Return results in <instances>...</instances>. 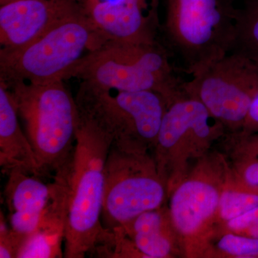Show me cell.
<instances>
[{
  "label": "cell",
  "mask_w": 258,
  "mask_h": 258,
  "mask_svg": "<svg viewBox=\"0 0 258 258\" xmlns=\"http://www.w3.org/2000/svg\"><path fill=\"white\" fill-rule=\"evenodd\" d=\"M183 88L188 96L206 107L226 132H240L258 91V62L230 52L184 82Z\"/></svg>",
  "instance_id": "obj_9"
},
{
  "label": "cell",
  "mask_w": 258,
  "mask_h": 258,
  "mask_svg": "<svg viewBox=\"0 0 258 258\" xmlns=\"http://www.w3.org/2000/svg\"><path fill=\"white\" fill-rule=\"evenodd\" d=\"M76 1L79 3L80 4L85 5L86 3H91V2L96 1V0H76Z\"/></svg>",
  "instance_id": "obj_25"
},
{
  "label": "cell",
  "mask_w": 258,
  "mask_h": 258,
  "mask_svg": "<svg viewBox=\"0 0 258 258\" xmlns=\"http://www.w3.org/2000/svg\"><path fill=\"white\" fill-rule=\"evenodd\" d=\"M119 227L143 257H173L184 251L171 222L169 209L162 206L144 212Z\"/></svg>",
  "instance_id": "obj_15"
},
{
  "label": "cell",
  "mask_w": 258,
  "mask_h": 258,
  "mask_svg": "<svg viewBox=\"0 0 258 258\" xmlns=\"http://www.w3.org/2000/svg\"><path fill=\"white\" fill-rule=\"evenodd\" d=\"M231 52H239L258 62V0H244L238 8L235 43Z\"/></svg>",
  "instance_id": "obj_18"
},
{
  "label": "cell",
  "mask_w": 258,
  "mask_h": 258,
  "mask_svg": "<svg viewBox=\"0 0 258 258\" xmlns=\"http://www.w3.org/2000/svg\"><path fill=\"white\" fill-rule=\"evenodd\" d=\"M26 236L20 235L8 227L4 215L0 216V258H17V254Z\"/></svg>",
  "instance_id": "obj_22"
},
{
  "label": "cell",
  "mask_w": 258,
  "mask_h": 258,
  "mask_svg": "<svg viewBox=\"0 0 258 258\" xmlns=\"http://www.w3.org/2000/svg\"><path fill=\"white\" fill-rule=\"evenodd\" d=\"M82 8L76 0H18L0 5L1 48L25 46Z\"/></svg>",
  "instance_id": "obj_12"
},
{
  "label": "cell",
  "mask_w": 258,
  "mask_h": 258,
  "mask_svg": "<svg viewBox=\"0 0 258 258\" xmlns=\"http://www.w3.org/2000/svg\"><path fill=\"white\" fill-rule=\"evenodd\" d=\"M222 230L258 239V206L240 216L224 222Z\"/></svg>",
  "instance_id": "obj_21"
},
{
  "label": "cell",
  "mask_w": 258,
  "mask_h": 258,
  "mask_svg": "<svg viewBox=\"0 0 258 258\" xmlns=\"http://www.w3.org/2000/svg\"><path fill=\"white\" fill-rule=\"evenodd\" d=\"M159 31L178 69L195 76L227 54L235 43L236 0H164Z\"/></svg>",
  "instance_id": "obj_2"
},
{
  "label": "cell",
  "mask_w": 258,
  "mask_h": 258,
  "mask_svg": "<svg viewBox=\"0 0 258 258\" xmlns=\"http://www.w3.org/2000/svg\"><path fill=\"white\" fill-rule=\"evenodd\" d=\"M6 174L5 194L10 228L20 235H30L37 228L50 198L51 183L45 184L40 176L20 170Z\"/></svg>",
  "instance_id": "obj_14"
},
{
  "label": "cell",
  "mask_w": 258,
  "mask_h": 258,
  "mask_svg": "<svg viewBox=\"0 0 258 258\" xmlns=\"http://www.w3.org/2000/svg\"><path fill=\"white\" fill-rule=\"evenodd\" d=\"M83 6L103 44L158 42L159 7L132 0H96Z\"/></svg>",
  "instance_id": "obj_11"
},
{
  "label": "cell",
  "mask_w": 258,
  "mask_h": 258,
  "mask_svg": "<svg viewBox=\"0 0 258 258\" xmlns=\"http://www.w3.org/2000/svg\"><path fill=\"white\" fill-rule=\"evenodd\" d=\"M18 1V0H0V5H4L5 3H10V2Z\"/></svg>",
  "instance_id": "obj_26"
},
{
  "label": "cell",
  "mask_w": 258,
  "mask_h": 258,
  "mask_svg": "<svg viewBox=\"0 0 258 258\" xmlns=\"http://www.w3.org/2000/svg\"><path fill=\"white\" fill-rule=\"evenodd\" d=\"M113 141L79 114L74 156L68 174L69 204L64 257L91 253L104 230L101 222L105 166Z\"/></svg>",
  "instance_id": "obj_1"
},
{
  "label": "cell",
  "mask_w": 258,
  "mask_h": 258,
  "mask_svg": "<svg viewBox=\"0 0 258 258\" xmlns=\"http://www.w3.org/2000/svg\"><path fill=\"white\" fill-rule=\"evenodd\" d=\"M257 206L258 193L235 181L230 170L220 196L217 218L224 223Z\"/></svg>",
  "instance_id": "obj_19"
},
{
  "label": "cell",
  "mask_w": 258,
  "mask_h": 258,
  "mask_svg": "<svg viewBox=\"0 0 258 258\" xmlns=\"http://www.w3.org/2000/svg\"><path fill=\"white\" fill-rule=\"evenodd\" d=\"M226 132L206 107L187 95L168 106L153 156L167 195L191 172V163L206 157L212 144Z\"/></svg>",
  "instance_id": "obj_7"
},
{
  "label": "cell",
  "mask_w": 258,
  "mask_h": 258,
  "mask_svg": "<svg viewBox=\"0 0 258 258\" xmlns=\"http://www.w3.org/2000/svg\"><path fill=\"white\" fill-rule=\"evenodd\" d=\"M69 171L53 176L50 198L37 228L27 235L17 258H57L64 255L69 204Z\"/></svg>",
  "instance_id": "obj_13"
},
{
  "label": "cell",
  "mask_w": 258,
  "mask_h": 258,
  "mask_svg": "<svg viewBox=\"0 0 258 258\" xmlns=\"http://www.w3.org/2000/svg\"><path fill=\"white\" fill-rule=\"evenodd\" d=\"M79 114L109 136L113 147L125 152L151 153L169 106L153 91H124L81 81L75 97Z\"/></svg>",
  "instance_id": "obj_5"
},
{
  "label": "cell",
  "mask_w": 258,
  "mask_h": 258,
  "mask_svg": "<svg viewBox=\"0 0 258 258\" xmlns=\"http://www.w3.org/2000/svg\"><path fill=\"white\" fill-rule=\"evenodd\" d=\"M240 132L247 134L258 133V91L251 103Z\"/></svg>",
  "instance_id": "obj_24"
},
{
  "label": "cell",
  "mask_w": 258,
  "mask_h": 258,
  "mask_svg": "<svg viewBox=\"0 0 258 258\" xmlns=\"http://www.w3.org/2000/svg\"><path fill=\"white\" fill-rule=\"evenodd\" d=\"M102 44L83 6L31 43L0 49V83L64 81L83 56Z\"/></svg>",
  "instance_id": "obj_6"
},
{
  "label": "cell",
  "mask_w": 258,
  "mask_h": 258,
  "mask_svg": "<svg viewBox=\"0 0 258 258\" xmlns=\"http://www.w3.org/2000/svg\"><path fill=\"white\" fill-rule=\"evenodd\" d=\"M166 197V184L151 153L125 152L112 146L105 166L104 228L111 230L161 208Z\"/></svg>",
  "instance_id": "obj_8"
},
{
  "label": "cell",
  "mask_w": 258,
  "mask_h": 258,
  "mask_svg": "<svg viewBox=\"0 0 258 258\" xmlns=\"http://www.w3.org/2000/svg\"><path fill=\"white\" fill-rule=\"evenodd\" d=\"M235 159V168L230 171L232 179L258 193V158L240 156Z\"/></svg>",
  "instance_id": "obj_20"
},
{
  "label": "cell",
  "mask_w": 258,
  "mask_h": 258,
  "mask_svg": "<svg viewBox=\"0 0 258 258\" xmlns=\"http://www.w3.org/2000/svg\"><path fill=\"white\" fill-rule=\"evenodd\" d=\"M71 78L118 91H155L169 105L186 95L169 54L159 42H104L83 56L69 73Z\"/></svg>",
  "instance_id": "obj_4"
},
{
  "label": "cell",
  "mask_w": 258,
  "mask_h": 258,
  "mask_svg": "<svg viewBox=\"0 0 258 258\" xmlns=\"http://www.w3.org/2000/svg\"><path fill=\"white\" fill-rule=\"evenodd\" d=\"M228 141L230 145H232L234 157L247 156L258 158V133H229Z\"/></svg>",
  "instance_id": "obj_23"
},
{
  "label": "cell",
  "mask_w": 258,
  "mask_h": 258,
  "mask_svg": "<svg viewBox=\"0 0 258 258\" xmlns=\"http://www.w3.org/2000/svg\"><path fill=\"white\" fill-rule=\"evenodd\" d=\"M204 257L258 258V239L217 230L215 227L204 239L196 252Z\"/></svg>",
  "instance_id": "obj_17"
},
{
  "label": "cell",
  "mask_w": 258,
  "mask_h": 258,
  "mask_svg": "<svg viewBox=\"0 0 258 258\" xmlns=\"http://www.w3.org/2000/svg\"><path fill=\"white\" fill-rule=\"evenodd\" d=\"M5 86L23 120L41 176H55L69 168L76 145L79 111L63 81L44 84L16 82Z\"/></svg>",
  "instance_id": "obj_3"
},
{
  "label": "cell",
  "mask_w": 258,
  "mask_h": 258,
  "mask_svg": "<svg viewBox=\"0 0 258 258\" xmlns=\"http://www.w3.org/2000/svg\"><path fill=\"white\" fill-rule=\"evenodd\" d=\"M206 157L169 195L171 222L185 252L192 255L216 223L220 196L230 173L222 159L206 161Z\"/></svg>",
  "instance_id": "obj_10"
},
{
  "label": "cell",
  "mask_w": 258,
  "mask_h": 258,
  "mask_svg": "<svg viewBox=\"0 0 258 258\" xmlns=\"http://www.w3.org/2000/svg\"><path fill=\"white\" fill-rule=\"evenodd\" d=\"M18 110L11 93L0 83V166L5 174L20 170L41 176L36 156L20 127Z\"/></svg>",
  "instance_id": "obj_16"
}]
</instances>
